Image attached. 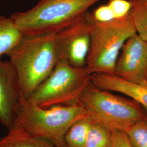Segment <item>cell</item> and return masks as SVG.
I'll return each instance as SVG.
<instances>
[{
  "label": "cell",
  "instance_id": "obj_14",
  "mask_svg": "<svg viewBox=\"0 0 147 147\" xmlns=\"http://www.w3.org/2000/svg\"><path fill=\"white\" fill-rule=\"evenodd\" d=\"M129 16L136 33L147 42V0H130Z\"/></svg>",
  "mask_w": 147,
  "mask_h": 147
},
{
  "label": "cell",
  "instance_id": "obj_13",
  "mask_svg": "<svg viewBox=\"0 0 147 147\" xmlns=\"http://www.w3.org/2000/svg\"><path fill=\"white\" fill-rule=\"evenodd\" d=\"M93 120L88 116L80 119L70 127L65 135L67 147H84Z\"/></svg>",
  "mask_w": 147,
  "mask_h": 147
},
{
  "label": "cell",
  "instance_id": "obj_12",
  "mask_svg": "<svg viewBox=\"0 0 147 147\" xmlns=\"http://www.w3.org/2000/svg\"><path fill=\"white\" fill-rule=\"evenodd\" d=\"M22 36L10 17L0 15V58L8 55Z\"/></svg>",
  "mask_w": 147,
  "mask_h": 147
},
{
  "label": "cell",
  "instance_id": "obj_19",
  "mask_svg": "<svg viewBox=\"0 0 147 147\" xmlns=\"http://www.w3.org/2000/svg\"><path fill=\"white\" fill-rule=\"evenodd\" d=\"M113 147H132L125 132L112 130Z\"/></svg>",
  "mask_w": 147,
  "mask_h": 147
},
{
  "label": "cell",
  "instance_id": "obj_2",
  "mask_svg": "<svg viewBox=\"0 0 147 147\" xmlns=\"http://www.w3.org/2000/svg\"><path fill=\"white\" fill-rule=\"evenodd\" d=\"M87 116L78 102L43 108L26 101L20 106L13 126L47 140L55 147H67L65 135L69 129Z\"/></svg>",
  "mask_w": 147,
  "mask_h": 147
},
{
  "label": "cell",
  "instance_id": "obj_1",
  "mask_svg": "<svg viewBox=\"0 0 147 147\" xmlns=\"http://www.w3.org/2000/svg\"><path fill=\"white\" fill-rule=\"evenodd\" d=\"M7 56L17 75L22 103L61 59L57 33L23 35Z\"/></svg>",
  "mask_w": 147,
  "mask_h": 147
},
{
  "label": "cell",
  "instance_id": "obj_10",
  "mask_svg": "<svg viewBox=\"0 0 147 147\" xmlns=\"http://www.w3.org/2000/svg\"><path fill=\"white\" fill-rule=\"evenodd\" d=\"M91 82L100 89L124 95L141 105L147 112V84L126 81L115 74H93Z\"/></svg>",
  "mask_w": 147,
  "mask_h": 147
},
{
  "label": "cell",
  "instance_id": "obj_15",
  "mask_svg": "<svg viewBox=\"0 0 147 147\" xmlns=\"http://www.w3.org/2000/svg\"><path fill=\"white\" fill-rule=\"evenodd\" d=\"M84 147H113L112 130L93 120Z\"/></svg>",
  "mask_w": 147,
  "mask_h": 147
},
{
  "label": "cell",
  "instance_id": "obj_5",
  "mask_svg": "<svg viewBox=\"0 0 147 147\" xmlns=\"http://www.w3.org/2000/svg\"><path fill=\"white\" fill-rule=\"evenodd\" d=\"M90 44L86 66L93 74H115L126 40L136 33L129 15L107 22L95 21L89 13Z\"/></svg>",
  "mask_w": 147,
  "mask_h": 147
},
{
  "label": "cell",
  "instance_id": "obj_3",
  "mask_svg": "<svg viewBox=\"0 0 147 147\" xmlns=\"http://www.w3.org/2000/svg\"><path fill=\"white\" fill-rule=\"evenodd\" d=\"M102 0H39L31 9L10 18L23 35L57 33Z\"/></svg>",
  "mask_w": 147,
  "mask_h": 147
},
{
  "label": "cell",
  "instance_id": "obj_9",
  "mask_svg": "<svg viewBox=\"0 0 147 147\" xmlns=\"http://www.w3.org/2000/svg\"><path fill=\"white\" fill-rule=\"evenodd\" d=\"M21 103L16 71L9 61L0 59V123L8 130L13 125Z\"/></svg>",
  "mask_w": 147,
  "mask_h": 147
},
{
  "label": "cell",
  "instance_id": "obj_11",
  "mask_svg": "<svg viewBox=\"0 0 147 147\" xmlns=\"http://www.w3.org/2000/svg\"><path fill=\"white\" fill-rule=\"evenodd\" d=\"M8 130L7 135L0 138V147H56L20 127L12 126Z\"/></svg>",
  "mask_w": 147,
  "mask_h": 147
},
{
  "label": "cell",
  "instance_id": "obj_17",
  "mask_svg": "<svg viewBox=\"0 0 147 147\" xmlns=\"http://www.w3.org/2000/svg\"><path fill=\"white\" fill-rule=\"evenodd\" d=\"M107 5L110 7L115 18L128 16L132 7L130 0H109Z\"/></svg>",
  "mask_w": 147,
  "mask_h": 147
},
{
  "label": "cell",
  "instance_id": "obj_18",
  "mask_svg": "<svg viewBox=\"0 0 147 147\" xmlns=\"http://www.w3.org/2000/svg\"><path fill=\"white\" fill-rule=\"evenodd\" d=\"M91 16L95 21L99 22H107L116 19L110 7L107 4L100 5L96 8L91 13Z\"/></svg>",
  "mask_w": 147,
  "mask_h": 147
},
{
  "label": "cell",
  "instance_id": "obj_7",
  "mask_svg": "<svg viewBox=\"0 0 147 147\" xmlns=\"http://www.w3.org/2000/svg\"><path fill=\"white\" fill-rule=\"evenodd\" d=\"M61 59L76 68L86 67L90 44L89 13L57 32Z\"/></svg>",
  "mask_w": 147,
  "mask_h": 147
},
{
  "label": "cell",
  "instance_id": "obj_16",
  "mask_svg": "<svg viewBox=\"0 0 147 147\" xmlns=\"http://www.w3.org/2000/svg\"><path fill=\"white\" fill-rule=\"evenodd\" d=\"M132 147H147V115L125 132Z\"/></svg>",
  "mask_w": 147,
  "mask_h": 147
},
{
  "label": "cell",
  "instance_id": "obj_4",
  "mask_svg": "<svg viewBox=\"0 0 147 147\" xmlns=\"http://www.w3.org/2000/svg\"><path fill=\"white\" fill-rule=\"evenodd\" d=\"M78 103L87 116L111 130L126 131L147 115L141 105L117 93L100 89L90 82L80 95Z\"/></svg>",
  "mask_w": 147,
  "mask_h": 147
},
{
  "label": "cell",
  "instance_id": "obj_6",
  "mask_svg": "<svg viewBox=\"0 0 147 147\" xmlns=\"http://www.w3.org/2000/svg\"><path fill=\"white\" fill-rule=\"evenodd\" d=\"M92 75L86 66L74 67L61 59L26 101L43 108L76 104L80 95L91 82Z\"/></svg>",
  "mask_w": 147,
  "mask_h": 147
},
{
  "label": "cell",
  "instance_id": "obj_8",
  "mask_svg": "<svg viewBox=\"0 0 147 147\" xmlns=\"http://www.w3.org/2000/svg\"><path fill=\"white\" fill-rule=\"evenodd\" d=\"M115 75L132 82L147 84V42L136 33L122 47L116 61Z\"/></svg>",
  "mask_w": 147,
  "mask_h": 147
}]
</instances>
